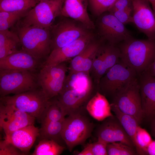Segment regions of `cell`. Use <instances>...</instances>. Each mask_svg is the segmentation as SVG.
<instances>
[{
  "label": "cell",
  "mask_w": 155,
  "mask_h": 155,
  "mask_svg": "<svg viewBox=\"0 0 155 155\" xmlns=\"http://www.w3.org/2000/svg\"><path fill=\"white\" fill-rule=\"evenodd\" d=\"M150 75L155 77V56L146 70Z\"/></svg>",
  "instance_id": "37"
},
{
  "label": "cell",
  "mask_w": 155,
  "mask_h": 155,
  "mask_svg": "<svg viewBox=\"0 0 155 155\" xmlns=\"http://www.w3.org/2000/svg\"><path fill=\"white\" fill-rule=\"evenodd\" d=\"M111 104L141 123L144 117L137 76L113 97Z\"/></svg>",
  "instance_id": "6"
},
{
  "label": "cell",
  "mask_w": 155,
  "mask_h": 155,
  "mask_svg": "<svg viewBox=\"0 0 155 155\" xmlns=\"http://www.w3.org/2000/svg\"><path fill=\"white\" fill-rule=\"evenodd\" d=\"M136 139L137 143L145 155L147 154V147L152 141L150 134L145 129L139 126L137 127Z\"/></svg>",
  "instance_id": "32"
},
{
  "label": "cell",
  "mask_w": 155,
  "mask_h": 155,
  "mask_svg": "<svg viewBox=\"0 0 155 155\" xmlns=\"http://www.w3.org/2000/svg\"><path fill=\"white\" fill-rule=\"evenodd\" d=\"M116 0H87L90 7L96 16L108 11Z\"/></svg>",
  "instance_id": "31"
},
{
  "label": "cell",
  "mask_w": 155,
  "mask_h": 155,
  "mask_svg": "<svg viewBox=\"0 0 155 155\" xmlns=\"http://www.w3.org/2000/svg\"><path fill=\"white\" fill-rule=\"evenodd\" d=\"M26 155L11 143L4 139L0 142V155Z\"/></svg>",
  "instance_id": "33"
},
{
  "label": "cell",
  "mask_w": 155,
  "mask_h": 155,
  "mask_svg": "<svg viewBox=\"0 0 155 155\" xmlns=\"http://www.w3.org/2000/svg\"><path fill=\"white\" fill-rule=\"evenodd\" d=\"M75 21L64 19L50 27L51 51L63 47L90 32L82 24Z\"/></svg>",
  "instance_id": "10"
},
{
  "label": "cell",
  "mask_w": 155,
  "mask_h": 155,
  "mask_svg": "<svg viewBox=\"0 0 155 155\" xmlns=\"http://www.w3.org/2000/svg\"><path fill=\"white\" fill-rule=\"evenodd\" d=\"M84 113L70 114L64 121L62 136L70 152L77 146L84 144L90 137L95 127V125Z\"/></svg>",
  "instance_id": "3"
},
{
  "label": "cell",
  "mask_w": 155,
  "mask_h": 155,
  "mask_svg": "<svg viewBox=\"0 0 155 155\" xmlns=\"http://www.w3.org/2000/svg\"><path fill=\"white\" fill-rule=\"evenodd\" d=\"M107 143L97 140L93 143L88 144L93 155H107L106 146Z\"/></svg>",
  "instance_id": "35"
},
{
  "label": "cell",
  "mask_w": 155,
  "mask_h": 155,
  "mask_svg": "<svg viewBox=\"0 0 155 155\" xmlns=\"http://www.w3.org/2000/svg\"><path fill=\"white\" fill-rule=\"evenodd\" d=\"M39 131L40 129L32 124L13 132L4 139L27 155L39 136Z\"/></svg>",
  "instance_id": "19"
},
{
  "label": "cell",
  "mask_w": 155,
  "mask_h": 155,
  "mask_svg": "<svg viewBox=\"0 0 155 155\" xmlns=\"http://www.w3.org/2000/svg\"><path fill=\"white\" fill-rule=\"evenodd\" d=\"M19 45L20 41L15 32L9 29L0 31V59L20 50Z\"/></svg>",
  "instance_id": "23"
},
{
  "label": "cell",
  "mask_w": 155,
  "mask_h": 155,
  "mask_svg": "<svg viewBox=\"0 0 155 155\" xmlns=\"http://www.w3.org/2000/svg\"><path fill=\"white\" fill-rule=\"evenodd\" d=\"M78 155H93L91 149L88 145L86 146L84 149L79 153H78Z\"/></svg>",
  "instance_id": "39"
},
{
  "label": "cell",
  "mask_w": 155,
  "mask_h": 155,
  "mask_svg": "<svg viewBox=\"0 0 155 155\" xmlns=\"http://www.w3.org/2000/svg\"><path fill=\"white\" fill-rule=\"evenodd\" d=\"M36 75L32 71L22 70H0V95L16 94L38 89Z\"/></svg>",
  "instance_id": "5"
},
{
  "label": "cell",
  "mask_w": 155,
  "mask_h": 155,
  "mask_svg": "<svg viewBox=\"0 0 155 155\" xmlns=\"http://www.w3.org/2000/svg\"><path fill=\"white\" fill-rule=\"evenodd\" d=\"M101 46L100 42L92 41L80 53L73 58L70 71L89 73L94 59Z\"/></svg>",
  "instance_id": "20"
},
{
  "label": "cell",
  "mask_w": 155,
  "mask_h": 155,
  "mask_svg": "<svg viewBox=\"0 0 155 155\" xmlns=\"http://www.w3.org/2000/svg\"><path fill=\"white\" fill-rule=\"evenodd\" d=\"M121 60L138 74L146 70L155 56V40L133 37L119 44Z\"/></svg>",
  "instance_id": "1"
},
{
  "label": "cell",
  "mask_w": 155,
  "mask_h": 155,
  "mask_svg": "<svg viewBox=\"0 0 155 155\" xmlns=\"http://www.w3.org/2000/svg\"><path fill=\"white\" fill-rule=\"evenodd\" d=\"M36 118L13 106L0 103V126L5 137L22 127L34 124Z\"/></svg>",
  "instance_id": "12"
},
{
  "label": "cell",
  "mask_w": 155,
  "mask_h": 155,
  "mask_svg": "<svg viewBox=\"0 0 155 155\" xmlns=\"http://www.w3.org/2000/svg\"><path fill=\"white\" fill-rule=\"evenodd\" d=\"M15 32L20 39L22 49L39 60L46 59L51 51L50 27L42 28L16 24Z\"/></svg>",
  "instance_id": "2"
},
{
  "label": "cell",
  "mask_w": 155,
  "mask_h": 155,
  "mask_svg": "<svg viewBox=\"0 0 155 155\" xmlns=\"http://www.w3.org/2000/svg\"><path fill=\"white\" fill-rule=\"evenodd\" d=\"M86 109L89 115L98 121H103L113 116L111 107L105 96L97 92L87 103Z\"/></svg>",
  "instance_id": "21"
},
{
  "label": "cell",
  "mask_w": 155,
  "mask_h": 155,
  "mask_svg": "<svg viewBox=\"0 0 155 155\" xmlns=\"http://www.w3.org/2000/svg\"><path fill=\"white\" fill-rule=\"evenodd\" d=\"M99 17L97 24L98 33L109 44L117 45L132 37L125 25L112 14L106 11Z\"/></svg>",
  "instance_id": "11"
},
{
  "label": "cell",
  "mask_w": 155,
  "mask_h": 155,
  "mask_svg": "<svg viewBox=\"0 0 155 155\" xmlns=\"http://www.w3.org/2000/svg\"><path fill=\"white\" fill-rule=\"evenodd\" d=\"M137 76L135 70L120 59L101 78L99 89L105 96L113 97Z\"/></svg>",
  "instance_id": "7"
},
{
  "label": "cell",
  "mask_w": 155,
  "mask_h": 155,
  "mask_svg": "<svg viewBox=\"0 0 155 155\" xmlns=\"http://www.w3.org/2000/svg\"><path fill=\"white\" fill-rule=\"evenodd\" d=\"M39 2L42 1H44V0H37Z\"/></svg>",
  "instance_id": "42"
},
{
  "label": "cell",
  "mask_w": 155,
  "mask_h": 155,
  "mask_svg": "<svg viewBox=\"0 0 155 155\" xmlns=\"http://www.w3.org/2000/svg\"><path fill=\"white\" fill-rule=\"evenodd\" d=\"M151 133L155 137V116L152 119Z\"/></svg>",
  "instance_id": "40"
},
{
  "label": "cell",
  "mask_w": 155,
  "mask_h": 155,
  "mask_svg": "<svg viewBox=\"0 0 155 155\" xmlns=\"http://www.w3.org/2000/svg\"><path fill=\"white\" fill-rule=\"evenodd\" d=\"M55 141L48 139H42L35 148L32 155H59L65 148Z\"/></svg>",
  "instance_id": "26"
},
{
  "label": "cell",
  "mask_w": 155,
  "mask_h": 155,
  "mask_svg": "<svg viewBox=\"0 0 155 155\" xmlns=\"http://www.w3.org/2000/svg\"><path fill=\"white\" fill-rule=\"evenodd\" d=\"M64 120L49 121L41 124L38 136L40 140L45 139L53 140L60 145L65 146L66 145L62 136Z\"/></svg>",
  "instance_id": "24"
},
{
  "label": "cell",
  "mask_w": 155,
  "mask_h": 155,
  "mask_svg": "<svg viewBox=\"0 0 155 155\" xmlns=\"http://www.w3.org/2000/svg\"><path fill=\"white\" fill-rule=\"evenodd\" d=\"M85 0H64L61 16L70 18L80 22L88 29L95 26L88 15Z\"/></svg>",
  "instance_id": "18"
},
{
  "label": "cell",
  "mask_w": 155,
  "mask_h": 155,
  "mask_svg": "<svg viewBox=\"0 0 155 155\" xmlns=\"http://www.w3.org/2000/svg\"><path fill=\"white\" fill-rule=\"evenodd\" d=\"M40 64V60L21 49L0 59V70H22L32 71Z\"/></svg>",
  "instance_id": "17"
},
{
  "label": "cell",
  "mask_w": 155,
  "mask_h": 155,
  "mask_svg": "<svg viewBox=\"0 0 155 155\" xmlns=\"http://www.w3.org/2000/svg\"><path fill=\"white\" fill-rule=\"evenodd\" d=\"M152 6V9L155 15V0H148Z\"/></svg>",
  "instance_id": "41"
},
{
  "label": "cell",
  "mask_w": 155,
  "mask_h": 155,
  "mask_svg": "<svg viewBox=\"0 0 155 155\" xmlns=\"http://www.w3.org/2000/svg\"><path fill=\"white\" fill-rule=\"evenodd\" d=\"M147 154L155 155V140H153L148 146L147 150Z\"/></svg>",
  "instance_id": "38"
},
{
  "label": "cell",
  "mask_w": 155,
  "mask_h": 155,
  "mask_svg": "<svg viewBox=\"0 0 155 155\" xmlns=\"http://www.w3.org/2000/svg\"><path fill=\"white\" fill-rule=\"evenodd\" d=\"M28 11H0V31L9 29L13 26Z\"/></svg>",
  "instance_id": "28"
},
{
  "label": "cell",
  "mask_w": 155,
  "mask_h": 155,
  "mask_svg": "<svg viewBox=\"0 0 155 155\" xmlns=\"http://www.w3.org/2000/svg\"><path fill=\"white\" fill-rule=\"evenodd\" d=\"M64 0L39 2L30 10L20 22L23 24L42 28H50L55 18L61 16Z\"/></svg>",
  "instance_id": "8"
},
{
  "label": "cell",
  "mask_w": 155,
  "mask_h": 155,
  "mask_svg": "<svg viewBox=\"0 0 155 155\" xmlns=\"http://www.w3.org/2000/svg\"><path fill=\"white\" fill-rule=\"evenodd\" d=\"M50 99L40 123L51 121H63L66 116L57 98Z\"/></svg>",
  "instance_id": "27"
},
{
  "label": "cell",
  "mask_w": 155,
  "mask_h": 155,
  "mask_svg": "<svg viewBox=\"0 0 155 155\" xmlns=\"http://www.w3.org/2000/svg\"><path fill=\"white\" fill-rule=\"evenodd\" d=\"M144 117L155 116V77L145 71L137 75Z\"/></svg>",
  "instance_id": "16"
},
{
  "label": "cell",
  "mask_w": 155,
  "mask_h": 155,
  "mask_svg": "<svg viewBox=\"0 0 155 155\" xmlns=\"http://www.w3.org/2000/svg\"><path fill=\"white\" fill-rule=\"evenodd\" d=\"M38 2L37 0H0V11H29Z\"/></svg>",
  "instance_id": "25"
},
{
  "label": "cell",
  "mask_w": 155,
  "mask_h": 155,
  "mask_svg": "<svg viewBox=\"0 0 155 155\" xmlns=\"http://www.w3.org/2000/svg\"><path fill=\"white\" fill-rule=\"evenodd\" d=\"M106 150L108 155L137 154L134 148L120 142L108 143Z\"/></svg>",
  "instance_id": "30"
},
{
  "label": "cell",
  "mask_w": 155,
  "mask_h": 155,
  "mask_svg": "<svg viewBox=\"0 0 155 155\" xmlns=\"http://www.w3.org/2000/svg\"><path fill=\"white\" fill-rule=\"evenodd\" d=\"M133 23L148 39L155 40V15L148 0H131Z\"/></svg>",
  "instance_id": "13"
},
{
  "label": "cell",
  "mask_w": 155,
  "mask_h": 155,
  "mask_svg": "<svg viewBox=\"0 0 155 155\" xmlns=\"http://www.w3.org/2000/svg\"><path fill=\"white\" fill-rule=\"evenodd\" d=\"M67 69L64 62L42 65L36 76L39 86L48 99L57 96L62 91Z\"/></svg>",
  "instance_id": "9"
},
{
  "label": "cell",
  "mask_w": 155,
  "mask_h": 155,
  "mask_svg": "<svg viewBox=\"0 0 155 155\" xmlns=\"http://www.w3.org/2000/svg\"><path fill=\"white\" fill-rule=\"evenodd\" d=\"M110 13L124 25L133 22V7L125 10H116Z\"/></svg>",
  "instance_id": "34"
},
{
  "label": "cell",
  "mask_w": 155,
  "mask_h": 155,
  "mask_svg": "<svg viewBox=\"0 0 155 155\" xmlns=\"http://www.w3.org/2000/svg\"><path fill=\"white\" fill-rule=\"evenodd\" d=\"M49 100L41 89L0 97V102L13 106L29 114L40 123Z\"/></svg>",
  "instance_id": "4"
},
{
  "label": "cell",
  "mask_w": 155,
  "mask_h": 155,
  "mask_svg": "<svg viewBox=\"0 0 155 155\" xmlns=\"http://www.w3.org/2000/svg\"><path fill=\"white\" fill-rule=\"evenodd\" d=\"M103 46H101L94 59L91 70L92 71L98 85L101 78L107 71L103 62Z\"/></svg>",
  "instance_id": "29"
},
{
  "label": "cell",
  "mask_w": 155,
  "mask_h": 155,
  "mask_svg": "<svg viewBox=\"0 0 155 155\" xmlns=\"http://www.w3.org/2000/svg\"><path fill=\"white\" fill-rule=\"evenodd\" d=\"M111 110L132 141L137 154L145 155L139 146L137 140V131L139 125L137 120L133 117L123 113L115 106L111 104Z\"/></svg>",
  "instance_id": "22"
},
{
  "label": "cell",
  "mask_w": 155,
  "mask_h": 155,
  "mask_svg": "<svg viewBox=\"0 0 155 155\" xmlns=\"http://www.w3.org/2000/svg\"><path fill=\"white\" fill-rule=\"evenodd\" d=\"M93 37L92 34L89 32L63 47L52 50L43 65L58 64L73 59L92 41Z\"/></svg>",
  "instance_id": "15"
},
{
  "label": "cell",
  "mask_w": 155,
  "mask_h": 155,
  "mask_svg": "<svg viewBox=\"0 0 155 155\" xmlns=\"http://www.w3.org/2000/svg\"><path fill=\"white\" fill-rule=\"evenodd\" d=\"M103 121L95 130L97 140L107 144L120 142L135 148L132 141L115 116L108 117Z\"/></svg>",
  "instance_id": "14"
},
{
  "label": "cell",
  "mask_w": 155,
  "mask_h": 155,
  "mask_svg": "<svg viewBox=\"0 0 155 155\" xmlns=\"http://www.w3.org/2000/svg\"><path fill=\"white\" fill-rule=\"evenodd\" d=\"M132 7L131 0H116L108 11L125 10Z\"/></svg>",
  "instance_id": "36"
}]
</instances>
